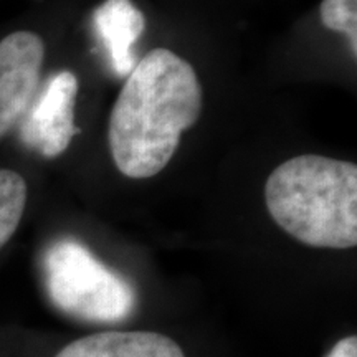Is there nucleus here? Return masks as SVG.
<instances>
[{
  "label": "nucleus",
  "mask_w": 357,
  "mask_h": 357,
  "mask_svg": "<svg viewBox=\"0 0 357 357\" xmlns=\"http://www.w3.org/2000/svg\"><path fill=\"white\" fill-rule=\"evenodd\" d=\"M45 60L43 40L33 32H13L0 42V137L32 105Z\"/></svg>",
  "instance_id": "5"
},
{
  "label": "nucleus",
  "mask_w": 357,
  "mask_h": 357,
  "mask_svg": "<svg viewBox=\"0 0 357 357\" xmlns=\"http://www.w3.org/2000/svg\"><path fill=\"white\" fill-rule=\"evenodd\" d=\"M321 22L333 32L346 33L357 55V0H323Z\"/></svg>",
  "instance_id": "9"
},
{
  "label": "nucleus",
  "mask_w": 357,
  "mask_h": 357,
  "mask_svg": "<svg viewBox=\"0 0 357 357\" xmlns=\"http://www.w3.org/2000/svg\"><path fill=\"white\" fill-rule=\"evenodd\" d=\"M326 357H357V337L349 336L341 339Z\"/></svg>",
  "instance_id": "10"
},
{
  "label": "nucleus",
  "mask_w": 357,
  "mask_h": 357,
  "mask_svg": "<svg viewBox=\"0 0 357 357\" xmlns=\"http://www.w3.org/2000/svg\"><path fill=\"white\" fill-rule=\"evenodd\" d=\"M202 108L204 91L194 66L167 48L147 53L128 75L111 109L108 142L119 172L129 178L158 176Z\"/></svg>",
  "instance_id": "1"
},
{
  "label": "nucleus",
  "mask_w": 357,
  "mask_h": 357,
  "mask_svg": "<svg viewBox=\"0 0 357 357\" xmlns=\"http://www.w3.org/2000/svg\"><path fill=\"white\" fill-rule=\"evenodd\" d=\"M55 357H185L176 341L149 331H106L77 339Z\"/></svg>",
  "instance_id": "7"
},
{
  "label": "nucleus",
  "mask_w": 357,
  "mask_h": 357,
  "mask_svg": "<svg viewBox=\"0 0 357 357\" xmlns=\"http://www.w3.org/2000/svg\"><path fill=\"white\" fill-rule=\"evenodd\" d=\"M93 24L116 77H128L134 61V45L144 32L146 19L131 0H105L93 13Z\"/></svg>",
  "instance_id": "6"
},
{
  "label": "nucleus",
  "mask_w": 357,
  "mask_h": 357,
  "mask_svg": "<svg viewBox=\"0 0 357 357\" xmlns=\"http://www.w3.org/2000/svg\"><path fill=\"white\" fill-rule=\"evenodd\" d=\"M273 220L314 248L344 250L357 245V166L301 154L280 164L265 184Z\"/></svg>",
  "instance_id": "2"
},
{
  "label": "nucleus",
  "mask_w": 357,
  "mask_h": 357,
  "mask_svg": "<svg viewBox=\"0 0 357 357\" xmlns=\"http://www.w3.org/2000/svg\"><path fill=\"white\" fill-rule=\"evenodd\" d=\"M43 278L53 305L73 318L119 323L136 307L131 284L75 240H58L47 248Z\"/></svg>",
  "instance_id": "3"
},
{
  "label": "nucleus",
  "mask_w": 357,
  "mask_h": 357,
  "mask_svg": "<svg viewBox=\"0 0 357 357\" xmlns=\"http://www.w3.org/2000/svg\"><path fill=\"white\" fill-rule=\"evenodd\" d=\"M77 95L75 73L60 71L53 75L24 114L20 126L24 144L47 159L63 154L78 132L75 124Z\"/></svg>",
  "instance_id": "4"
},
{
  "label": "nucleus",
  "mask_w": 357,
  "mask_h": 357,
  "mask_svg": "<svg viewBox=\"0 0 357 357\" xmlns=\"http://www.w3.org/2000/svg\"><path fill=\"white\" fill-rule=\"evenodd\" d=\"M29 189L25 178L10 169H0V248L7 245L24 217Z\"/></svg>",
  "instance_id": "8"
}]
</instances>
